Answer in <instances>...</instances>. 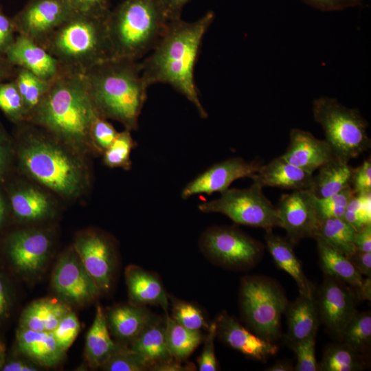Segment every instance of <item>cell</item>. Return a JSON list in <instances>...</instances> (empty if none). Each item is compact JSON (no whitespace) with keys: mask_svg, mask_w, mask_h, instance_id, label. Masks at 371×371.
I'll return each instance as SVG.
<instances>
[{"mask_svg":"<svg viewBox=\"0 0 371 371\" xmlns=\"http://www.w3.org/2000/svg\"><path fill=\"white\" fill-rule=\"evenodd\" d=\"M16 125L15 156L20 170L63 198L81 196L91 181L86 156L36 125L27 122Z\"/></svg>","mask_w":371,"mask_h":371,"instance_id":"obj_1","label":"cell"},{"mask_svg":"<svg viewBox=\"0 0 371 371\" xmlns=\"http://www.w3.org/2000/svg\"><path fill=\"white\" fill-rule=\"evenodd\" d=\"M99 116L83 73L61 68L25 122L85 156L99 155L91 139V128Z\"/></svg>","mask_w":371,"mask_h":371,"instance_id":"obj_2","label":"cell"},{"mask_svg":"<svg viewBox=\"0 0 371 371\" xmlns=\"http://www.w3.org/2000/svg\"><path fill=\"white\" fill-rule=\"evenodd\" d=\"M213 11L188 22L172 21L153 49L140 60L142 74L148 87L168 84L187 98L202 118L208 114L199 97L194 70L204 35L214 20Z\"/></svg>","mask_w":371,"mask_h":371,"instance_id":"obj_3","label":"cell"},{"mask_svg":"<svg viewBox=\"0 0 371 371\" xmlns=\"http://www.w3.org/2000/svg\"><path fill=\"white\" fill-rule=\"evenodd\" d=\"M83 75L99 115L121 123L130 131L136 130L148 87L140 60L109 58Z\"/></svg>","mask_w":371,"mask_h":371,"instance_id":"obj_4","label":"cell"},{"mask_svg":"<svg viewBox=\"0 0 371 371\" xmlns=\"http://www.w3.org/2000/svg\"><path fill=\"white\" fill-rule=\"evenodd\" d=\"M171 21L159 0H124L106 19L111 58L140 60Z\"/></svg>","mask_w":371,"mask_h":371,"instance_id":"obj_5","label":"cell"},{"mask_svg":"<svg viewBox=\"0 0 371 371\" xmlns=\"http://www.w3.org/2000/svg\"><path fill=\"white\" fill-rule=\"evenodd\" d=\"M108 14L95 16L74 12L42 47L58 60L61 68L84 73L111 58Z\"/></svg>","mask_w":371,"mask_h":371,"instance_id":"obj_6","label":"cell"},{"mask_svg":"<svg viewBox=\"0 0 371 371\" xmlns=\"http://www.w3.org/2000/svg\"><path fill=\"white\" fill-rule=\"evenodd\" d=\"M312 113L337 157L349 161L370 148L369 124L358 109L347 107L334 98L321 96L313 100Z\"/></svg>","mask_w":371,"mask_h":371,"instance_id":"obj_7","label":"cell"},{"mask_svg":"<svg viewBox=\"0 0 371 371\" xmlns=\"http://www.w3.org/2000/svg\"><path fill=\"white\" fill-rule=\"evenodd\" d=\"M239 299L241 314L249 326L270 341L276 339L288 304L280 287L264 277H245L241 280Z\"/></svg>","mask_w":371,"mask_h":371,"instance_id":"obj_8","label":"cell"},{"mask_svg":"<svg viewBox=\"0 0 371 371\" xmlns=\"http://www.w3.org/2000/svg\"><path fill=\"white\" fill-rule=\"evenodd\" d=\"M262 188L255 182L248 188H229L218 198L199 204L198 209L203 213L222 214L237 224L272 229L279 226L277 211Z\"/></svg>","mask_w":371,"mask_h":371,"instance_id":"obj_9","label":"cell"},{"mask_svg":"<svg viewBox=\"0 0 371 371\" xmlns=\"http://www.w3.org/2000/svg\"><path fill=\"white\" fill-rule=\"evenodd\" d=\"M199 245L208 260L230 269L251 266L262 253L261 244L236 227H210L202 233Z\"/></svg>","mask_w":371,"mask_h":371,"instance_id":"obj_10","label":"cell"},{"mask_svg":"<svg viewBox=\"0 0 371 371\" xmlns=\"http://www.w3.org/2000/svg\"><path fill=\"white\" fill-rule=\"evenodd\" d=\"M74 12L69 0H29L12 19L17 34L43 46Z\"/></svg>","mask_w":371,"mask_h":371,"instance_id":"obj_11","label":"cell"},{"mask_svg":"<svg viewBox=\"0 0 371 371\" xmlns=\"http://www.w3.org/2000/svg\"><path fill=\"white\" fill-rule=\"evenodd\" d=\"M51 282L58 299L68 305H85L94 301L100 293L74 248L61 255L54 267Z\"/></svg>","mask_w":371,"mask_h":371,"instance_id":"obj_12","label":"cell"},{"mask_svg":"<svg viewBox=\"0 0 371 371\" xmlns=\"http://www.w3.org/2000/svg\"><path fill=\"white\" fill-rule=\"evenodd\" d=\"M74 248L100 293L109 291L116 266L113 241L102 232L89 229L76 237Z\"/></svg>","mask_w":371,"mask_h":371,"instance_id":"obj_13","label":"cell"},{"mask_svg":"<svg viewBox=\"0 0 371 371\" xmlns=\"http://www.w3.org/2000/svg\"><path fill=\"white\" fill-rule=\"evenodd\" d=\"M276 208L279 227L286 232L288 240L292 244L305 238H314L320 218L317 197L311 190H293L282 194Z\"/></svg>","mask_w":371,"mask_h":371,"instance_id":"obj_14","label":"cell"},{"mask_svg":"<svg viewBox=\"0 0 371 371\" xmlns=\"http://www.w3.org/2000/svg\"><path fill=\"white\" fill-rule=\"evenodd\" d=\"M50 235L41 229L12 232L5 242V251L13 267L25 275H35L45 267L51 253Z\"/></svg>","mask_w":371,"mask_h":371,"instance_id":"obj_15","label":"cell"},{"mask_svg":"<svg viewBox=\"0 0 371 371\" xmlns=\"http://www.w3.org/2000/svg\"><path fill=\"white\" fill-rule=\"evenodd\" d=\"M346 284L326 276L316 302L321 321L329 333L339 339L348 323L357 312L356 293Z\"/></svg>","mask_w":371,"mask_h":371,"instance_id":"obj_16","label":"cell"},{"mask_svg":"<svg viewBox=\"0 0 371 371\" xmlns=\"http://www.w3.org/2000/svg\"><path fill=\"white\" fill-rule=\"evenodd\" d=\"M257 161H247L232 157L211 166L190 181L182 189L181 197L188 199L196 194L222 192L240 178H251L260 168Z\"/></svg>","mask_w":371,"mask_h":371,"instance_id":"obj_17","label":"cell"},{"mask_svg":"<svg viewBox=\"0 0 371 371\" xmlns=\"http://www.w3.org/2000/svg\"><path fill=\"white\" fill-rule=\"evenodd\" d=\"M216 335L229 347L244 355L265 361L278 352V347L259 335L253 334L226 312L221 313L215 321Z\"/></svg>","mask_w":371,"mask_h":371,"instance_id":"obj_18","label":"cell"},{"mask_svg":"<svg viewBox=\"0 0 371 371\" xmlns=\"http://www.w3.org/2000/svg\"><path fill=\"white\" fill-rule=\"evenodd\" d=\"M335 156L325 139H319L311 133L300 128L290 131L289 144L282 155L289 163L311 175Z\"/></svg>","mask_w":371,"mask_h":371,"instance_id":"obj_19","label":"cell"},{"mask_svg":"<svg viewBox=\"0 0 371 371\" xmlns=\"http://www.w3.org/2000/svg\"><path fill=\"white\" fill-rule=\"evenodd\" d=\"M5 56L14 67L25 69L47 81L54 78L61 69L58 60L43 47L20 34Z\"/></svg>","mask_w":371,"mask_h":371,"instance_id":"obj_20","label":"cell"},{"mask_svg":"<svg viewBox=\"0 0 371 371\" xmlns=\"http://www.w3.org/2000/svg\"><path fill=\"white\" fill-rule=\"evenodd\" d=\"M10 203L15 217L25 223L47 220L55 214V205L45 191L30 184H23L11 190Z\"/></svg>","mask_w":371,"mask_h":371,"instance_id":"obj_21","label":"cell"},{"mask_svg":"<svg viewBox=\"0 0 371 371\" xmlns=\"http://www.w3.org/2000/svg\"><path fill=\"white\" fill-rule=\"evenodd\" d=\"M105 315L113 335L122 342L129 344L159 317L145 306L131 302L112 307Z\"/></svg>","mask_w":371,"mask_h":371,"instance_id":"obj_22","label":"cell"},{"mask_svg":"<svg viewBox=\"0 0 371 371\" xmlns=\"http://www.w3.org/2000/svg\"><path fill=\"white\" fill-rule=\"evenodd\" d=\"M125 280L130 302L137 305H159L168 315V296L159 276L150 271L129 265Z\"/></svg>","mask_w":371,"mask_h":371,"instance_id":"obj_23","label":"cell"},{"mask_svg":"<svg viewBox=\"0 0 371 371\" xmlns=\"http://www.w3.org/2000/svg\"><path fill=\"white\" fill-rule=\"evenodd\" d=\"M313 176L289 163L282 156L274 158L251 177L254 182L264 187H275L287 190H310Z\"/></svg>","mask_w":371,"mask_h":371,"instance_id":"obj_24","label":"cell"},{"mask_svg":"<svg viewBox=\"0 0 371 371\" xmlns=\"http://www.w3.org/2000/svg\"><path fill=\"white\" fill-rule=\"evenodd\" d=\"M16 344L19 350L38 366H54L65 357V351L58 346L52 332L19 328Z\"/></svg>","mask_w":371,"mask_h":371,"instance_id":"obj_25","label":"cell"},{"mask_svg":"<svg viewBox=\"0 0 371 371\" xmlns=\"http://www.w3.org/2000/svg\"><path fill=\"white\" fill-rule=\"evenodd\" d=\"M288 332L286 341L294 344L316 335L319 315L314 297L302 295L291 303H288L285 312Z\"/></svg>","mask_w":371,"mask_h":371,"instance_id":"obj_26","label":"cell"},{"mask_svg":"<svg viewBox=\"0 0 371 371\" xmlns=\"http://www.w3.org/2000/svg\"><path fill=\"white\" fill-rule=\"evenodd\" d=\"M265 240L267 247L276 264L295 281L300 293L309 297H314V287L306 277L301 264L297 259L293 244L288 240L266 230Z\"/></svg>","mask_w":371,"mask_h":371,"instance_id":"obj_27","label":"cell"},{"mask_svg":"<svg viewBox=\"0 0 371 371\" xmlns=\"http://www.w3.org/2000/svg\"><path fill=\"white\" fill-rule=\"evenodd\" d=\"M70 311L69 305L59 299L37 300L30 303L23 311L19 328L52 332L61 319Z\"/></svg>","mask_w":371,"mask_h":371,"instance_id":"obj_28","label":"cell"},{"mask_svg":"<svg viewBox=\"0 0 371 371\" xmlns=\"http://www.w3.org/2000/svg\"><path fill=\"white\" fill-rule=\"evenodd\" d=\"M130 348L141 355L149 365L155 366L174 359L165 339V319L158 317L130 343Z\"/></svg>","mask_w":371,"mask_h":371,"instance_id":"obj_29","label":"cell"},{"mask_svg":"<svg viewBox=\"0 0 371 371\" xmlns=\"http://www.w3.org/2000/svg\"><path fill=\"white\" fill-rule=\"evenodd\" d=\"M314 238L317 244L321 267L326 275L348 284L355 289L357 294L363 286L364 278L350 260L322 238Z\"/></svg>","mask_w":371,"mask_h":371,"instance_id":"obj_30","label":"cell"},{"mask_svg":"<svg viewBox=\"0 0 371 371\" xmlns=\"http://www.w3.org/2000/svg\"><path fill=\"white\" fill-rule=\"evenodd\" d=\"M353 168L336 155L313 176L311 191L317 198H325L350 186Z\"/></svg>","mask_w":371,"mask_h":371,"instance_id":"obj_31","label":"cell"},{"mask_svg":"<svg viewBox=\"0 0 371 371\" xmlns=\"http://www.w3.org/2000/svg\"><path fill=\"white\" fill-rule=\"evenodd\" d=\"M120 345L111 339L105 313L100 306H98L86 337L85 357L88 363L92 368H100Z\"/></svg>","mask_w":371,"mask_h":371,"instance_id":"obj_32","label":"cell"},{"mask_svg":"<svg viewBox=\"0 0 371 371\" xmlns=\"http://www.w3.org/2000/svg\"><path fill=\"white\" fill-rule=\"evenodd\" d=\"M165 339L172 357L183 361L203 340L201 330H191L177 323L169 315L165 319Z\"/></svg>","mask_w":371,"mask_h":371,"instance_id":"obj_33","label":"cell"},{"mask_svg":"<svg viewBox=\"0 0 371 371\" xmlns=\"http://www.w3.org/2000/svg\"><path fill=\"white\" fill-rule=\"evenodd\" d=\"M355 233V228L343 218H328L320 220L314 238H322L349 258L357 251Z\"/></svg>","mask_w":371,"mask_h":371,"instance_id":"obj_34","label":"cell"},{"mask_svg":"<svg viewBox=\"0 0 371 371\" xmlns=\"http://www.w3.org/2000/svg\"><path fill=\"white\" fill-rule=\"evenodd\" d=\"M366 358L341 342L326 348L319 368L322 371L362 370L366 366Z\"/></svg>","mask_w":371,"mask_h":371,"instance_id":"obj_35","label":"cell"},{"mask_svg":"<svg viewBox=\"0 0 371 371\" xmlns=\"http://www.w3.org/2000/svg\"><path fill=\"white\" fill-rule=\"evenodd\" d=\"M340 341L367 357L371 342L370 312H357L345 327Z\"/></svg>","mask_w":371,"mask_h":371,"instance_id":"obj_36","label":"cell"},{"mask_svg":"<svg viewBox=\"0 0 371 371\" xmlns=\"http://www.w3.org/2000/svg\"><path fill=\"white\" fill-rule=\"evenodd\" d=\"M12 80L22 98L27 119L47 91L50 81L45 80L30 71L20 67H17Z\"/></svg>","mask_w":371,"mask_h":371,"instance_id":"obj_37","label":"cell"},{"mask_svg":"<svg viewBox=\"0 0 371 371\" xmlns=\"http://www.w3.org/2000/svg\"><path fill=\"white\" fill-rule=\"evenodd\" d=\"M137 146L131 131L125 129L118 132L112 144L102 153L103 164L111 168H120L125 170L131 168V151Z\"/></svg>","mask_w":371,"mask_h":371,"instance_id":"obj_38","label":"cell"},{"mask_svg":"<svg viewBox=\"0 0 371 371\" xmlns=\"http://www.w3.org/2000/svg\"><path fill=\"white\" fill-rule=\"evenodd\" d=\"M0 110L15 124L25 122L22 98L12 79L0 81Z\"/></svg>","mask_w":371,"mask_h":371,"instance_id":"obj_39","label":"cell"},{"mask_svg":"<svg viewBox=\"0 0 371 371\" xmlns=\"http://www.w3.org/2000/svg\"><path fill=\"white\" fill-rule=\"evenodd\" d=\"M100 368L107 371L149 370V365L141 355L121 344Z\"/></svg>","mask_w":371,"mask_h":371,"instance_id":"obj_40","label":"cell"},{"mask_svg":"<svg viewBox=\"0 0 371 371\" xmlns=\"http://www.w3.org/2000/svg\"><path fill=\"white\" fill-rule=\"evenodd\" d=\"M172 304V318L183 326L196 330L207 329L210 324L202 311L194 304L170 297Z\"/></svg>","mask_w":371,"mask_h":371,"instance_id":"obj_41","label":"cell"},{"mask_svg":"<svg viewBox=\"0 0 371 371\" xmlns=\"http://www.w3.org/2000/svg\"><path fill=\"white\" fill-rule=\"evenodd\" d=\"M343 218L356 231L371 224V192L355 194Z\"/></svg>","mask_w":371,"mask_h":371,"instance_id":"obj_42","label":"cell"},{"mask_svg":"<svg viewBox=\"0 0 371 371\" xmlns=\"http://www.w3.org/2000/svg\"><path fill=\"white\" fill-rule=\"evenodd\" d=\"M351 186L325 198H317V208L320 220L343 218L346 207L354 196Z\"/></svg>","mask_w":371,"mask_h":371,"instance_id":"obj_43","label":"cell"},{"mask_svg":"<svg viewBox=\"0 0 371 371\" xmlns=\"http://www.w3.org/2000/svg\"><path fill=\"white\" fill-rule=\"evenodd\" d=\"M80 330V324L71 311L66 314L52 332L58 346L66 352L72 345Z\"/></svg>","mask_w":371,"mask_h":371,"instance_id":"obj_44","label":"cell"},{"mask_svg":"<svg viewBox=\"0 0 371 371\" xmlns=\"http://www.w3.org/2000/svg\"><path fill=\"white\" fill-rule=\"evenodd\" d=\"M315 336L298 341L291 346L297 357L295 371H317L319 364L315 357Z\"/></svg>","mask_w":371,"mask_h":371,"instance_id":"obj_45","label":"cell"},{"mask_svg":"<svg viewBox=\"0 0 371 371\" xmlns=\"http://www.w3.org/2000/svg\"><path fill=\"white\" fill-rule=\"evenodd\" d=\"M114 126L105 118L99 116L91 128V139L98 153L102 155L117 135Z\"/></svg>","mask_w":371,"mask_h":371,"instance_id":"obj_46","label":"cell"},{"mask_svg":"<svg viewBox=\"0 0 371 371\" xmlns=\"http://www.w3.org/2000/svg\"><path fill=\"white\" fill-rule=\"evenodd\" d=\"M207 334L204 337L202 352L197 361L199 371H216L218 370V362L214 352V339L216 337V322L211 323L207 328Z\"/></svg>","mask_w":371,"mask_h":371,"instance_id":"obj_47","label":"cell"},{"mask_svg":"<svg viewBox=\"0 0 371 371\" xmlns=\"http://www.w3.org/2000/svg\"><path fill=\"white\" fill-rule=\"evenodd\" d=\"M15 156L14 144L10 137L0 122V181H4L7 176L13 158Z\"/></svg>","mask_w":371,"mask_h":371,"instance_id":"obj_48","label":"cell"},{"mask_svg":"<svg viewBox=\"0 0 371 371\" xmlns=\"http://www.w3.org/2000/svg\"><path fill=\"white\" fill-rule=\"evenodd\" d=\"M350 186L355 194L371 192V159L352 169Z\"/></svg>","mask_w":371,"mask_h":371,"instance_id":"obj_49","label":"cell"},{"mask_svg":"<svg viewBox=\"0 0 371 371\" xmlns=\"http://www.w3.org/2000/svg\"><path fill=\"white\" fill-rule=\"evenodd\" d=\"M306 5L322 12L341 11L360 7L363 0H302Z\"/></svg>","mask_w":371,"mask_h":371,"instance_id":"obj_50","label":"cell"},{"mask_svg":"<svg viewBox=\"0 0 371 371\" xmlns=\"http://www.w3.org/2000/svg\"><path fill=\"white\" fill-rule=\"evenodd\" d=\"M75 12L104 16L110 12V0H69Z\"/></svg>","mask_w":371,"mask_h":371,"instance_id":"obj_51","label":"cell"},{"mask_svg":"<svg viewBox=\"0 0 371 371\" xmlns=\"http://www.w3.org/2000/svg\"><path fill=\"white\" fill-rule=\"evenodd\" d=\"M17 34L12 18L4 12L0 5V53L5 55L14 41Z\"/></svg>","mask_w":371,"mask_h":371,"instance_id":"obj_52","label":"cell"},{"mask_svg":"<svg viewBox=\"0 0 371 371\" xmlns=\"http://www.w3.org/2000/svg\"><path fill=\"white\" fill-rule=\"evenodd\" d=\"M349 259L361 275L371 276V252L356 251Z\"/></svg>","mask_w":371,"mask_h":371,"instance_id":"obj_53","label":"cell"},{"mask_svg":"<svg viewBox=\"0 0 371 371\" xmlns=\"http://www.w3.org/2000/svg\"><path fill=\"white\" fill-rule=\"evenodd\" d=\"M355 245L357 251L371 252V224L356 231Z\"/></svg>","mask_w":371,"mask_h":371,"instance_id":"obj_54","label":"cell"},{"mask_svg":"<svg viewBox=\"0 0 371 371\" xmlns=\"http://www.w3.org/2000/svg\"><path fill=\"white\" fill-rule=\"evenodd\" d=\"M11 306L12 300L8 285L0 274V319L8 316Z\"/></svg>","mask_w":371,"mask_h":371,"instance_id":"obj_55","label":"cell"},{"mask_svg":"<svg viewBox=\"0 0 371 371\" xmlns=\"http://www.w3.org/2000/svg\"><path fill=\"white\" fill-rule=\"evenodd\" d=\"M171 21L181 18L183 7L191 0H159Z\"/></svg>","mask_w":371,"mask_h":371,"instance_id":"obj_56","label":"cell"},{"mask_svg":"<svg viewBox=\"0 0 371 371\" xmlns=\"http://www.w3.org/2000/svg\"><path fill=\"white\" fill-rule=\"evenodd\" d=\"M196 367L193 364L188 363L186 365H183L181 363V361H178L175 359L172 360L155 366L150 368V370L153 371H190L194 370Z\"/></svg>","mask_w":371,"mask_h":371,"instance_id":"obj_57","label":"cell"},{"mask_svg":"<svg viewBox=\"0 0 371 371\" xmlns=\"http://www.w3.org/2000/svg\"><path fill=\"white\" fill-rule=\"evenodd\" d=\"M17 67L12 65L5 56L0 53V81L13 79Z\"/></svg>","mask_w":371,"mask_h":371,"instance_id":"obj_58","label":"cell"},{"mask_svg":"<svg viewBox=\"0 0 371 371\" xmlns=\"http://www.w3.org/2000/svg\"><path fill=\"white\" fill-rule=\"evenodd\" d=\"M1 370L3 371H35L38 370L37 367L33 363L23 361H12L4 363Z\"/></svg>","mask_w":371,"mask_h":371,"instance_id":"obj_59","label":"cell"},{"mask_svg":"<svg viewBox=\"0 0 371 371\" xmlns=\"http://www.w3.org/2000/svg\"><path fill=\"white\" fill-rule=\"evenodd\" d=\"M293 366L287 361H277L271 366L269 367L266 370L268 371H291L293 370Z\"/></svg>","mask_w":371,"mask_h":371,"instance_id":"obj_60","label":"cell"},{"mask_svg":"<svg viewBox=\"0 0 371 371\" xmlns=\"http://www.w3.org/2000/svg\"><path fill=\"white\" fill-rule=\"evenodd\" d=\"M7 216V205L5 201L0 192V227L3 225Z\"/></svg>","mask_w":371,"mask_h":371,"instance_id":"obj_61","label":"cell"},{"mask_svg":"<svg viewBox=\"0 0 371 371\" xmlns=\"http://www.w3.org/2000/svg\"><path fill=\"white\" fill-rule=\"evenodd\" d=\"M5 348L3 343L0 341V369L5 363Z\"/></svg>","mask_w":371,"mask_h":371,"instance_id":"obj_62","label":"cell"}]
</instances>
